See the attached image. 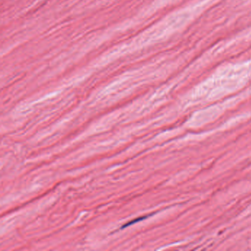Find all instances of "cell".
Listing matches in <instances>:
<instances>
[{
	"mask_svg": "<svg viewBox=\"0 0 251 251\" xmlns=\"http://www.w3.org/2000/svg\"><path fill=\"white\" fill-rule=\"evenodd\" d=\"M147 217V216H144V217H139V218H137V219H135V220H132V221L126 223L125 225H123L122 227V228H125V227H127V226L130 225L134 224V223H136V222H138L140 221V220H144V219H146Z\"/></svg>",
	"mask_w": 251,
	"mask_h": 251,
	"instance_id": "obj_1",
	"label": "cell"
}]
</instances>
